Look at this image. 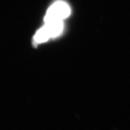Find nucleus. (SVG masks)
Segmentation results:
<instances>
[{
    "label": "nucleus",
    "instance_id": "f257e3e1",
    "mask_svg": "<svg viewBox=\"0 0 130 130\" xmlns=\"http://www.w3.org/2000/svg\"><path fill=\"white\" fill-rule=\"evenodd\" d=\"M71 13V9L66 3L57 1L49 8L44 18L45 23L52 21H63Z\"/></svg>",
    "mask_w": 130,
    "mask_h": 130
},
{
    "label": "nucleus",
    "instance_id": "7ed1b4c3",
    "mask_svg": "<svg viewBox=\"0 0 130 130\" xmlns=\"http://www.w3.org/2000/svg\"><path fill=\"white\" fill-rule=\"evenodd\" d=\"M50 38L51 37L47 32L46 29L44 27H43L37 31L34 37V40L36 43H40L48 41Z\"/></svg>",
    "mask_w": 130,
    "mask_h": 130
},
{
    "label": "nucleus",
    "instance_id": "f03ea898",
    "mask_svg": "<svg viewBox=\"0 0 130 130\" xmlns=\"http://www.w3.org/2000/svg\"><path fill=\"white\" fill-rule=\"evenodd\" d=\"M44 27L50 37H56L61 33L63 30V21H52L45 23Z\"/></svg>",
    "mask_w": 130,
    "mask_h": 130
}]
</instances>
